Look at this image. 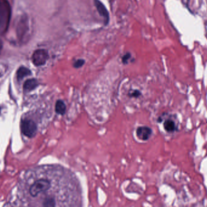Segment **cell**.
<instances>
[{"instance_id":"1","label":"cell","mask_w":207,"mask_h":207,"mask_svg":"<svg viewBox=\"0 0 207 207\" xmlns=\"http://www.w3.org/2000/svg\"><path fill=\"white\" fill-rule=\"evenodd\" d=\"M52 187L51 182L47 178H38L34 180L29 185L28 192L32 197H37L46 193Z\"/></svg>"},{"instance_id":"2","label":"cell","mask_w":207,"mask_h":207,"mask_svg":"<svg viewBox=\"0 0 207 207\" xmlns=\"http://www.w3.org/2000/svg\"><path fill=\"white\" fill-rule=\"evenodd\" d=\"M48 52L45 49H38L32 55L33 63L37 66H41L45 64L49 59Z\"/></svg>"},{"instance_id":"3","label":"cell","mask_w":207,"mask_h":207,"mask_svg":"<svg viewBox=\"0 0 207 207\" xmlns=\"http://www.w3.org/2000/svg\"><path fill=\"white\" fill-rule=\"evenodd\" d=\"M22 131L28 137H33L37 133V126L32 120L25 119L21 124Z\"/></svg>"},{"instance_id":"4","label":"cell","mask_w":207,"mask_h":207,"mask_svg":"<svg viewBox=\"0 0 207 207\" xmlns=\"http://www.w3.org/2000/svg\"><path fill=\"white\" fill-rule=\"evenodd\" d=\"M94 2L98 13L99 14L100 16H101L104 18L105 25L107 26L109 23L110 20L109 13L107 8L104 5V4L99 0H95Z\"/></svg>"},{"instance_id":"5","label":"cell","mask_w":207,"mask_h":207,"mask_svg":"<svg viewBox=\"0 0 207 207\" xmlns=\"http://www.w3.org/2000/svg\"><path fill=\"white\" fill-rule=\"evenodd\" d=\"M152 130L147 126L139 127L136 130V136L142 140H147L152 136Z\"/></svg>"},{"instance_id":"6","label":"cell","mask_w":207,"mask_h":207,"mask_svg":"<svg viewBox=\"0 0 207 207\" xmlns=\"http://www.w3.org/2000/svg\"><path fill=\"white\" fill-rule=\"evenodd\" d=\"M38 85V82L36 79H28L24 84V89L26 91H31L35 89Z\"/></svg>"},{"instance_id":"7","label":"cell","mask_w":207,"mask_h":207,"mask_svg":"<svg viewBox=\"0 0 207 207\" xmlns=\"http://www.w3.org/2000/svg\"><path fill=\"white\" fill-rule=\"evenodd\" d=\"M164 127L166 131L168 133H173L177 129V126L175 122L171 119H168L166 120L164 124Z\"/></svg>"},{"instance_id":"8","label":"cell","mask_w":207,"mask_h":207,"mask_svg":"<svg viewBox=\"0 0 207 207\" xmlns=\"http://www.w3.org/2000/svg\"><path fill=\"white\" fill-rule=\"evenodd\" d=\"M30 74H31L30 70L27 68H25V67L23 66V67L19 68L17 71V74H16L17 79L19 81H21L24 77H27Z\"/></svg>"},{"instance_id":"9","label":"cell","mask_w":207,"mask_h":207,"mask_svg":"<svg viewBox=\"0 0 207 207\" xmlns=\"http://www.w3.org/2000/svg\"><path fill=\"white\" fill-rule=\"evenodd\" d=\"M66 110V106L63 100H58L56 103V112L60 115H64Z\"/></svg>"},{"instance_id":"10","label":"cell","mask_w":207,"mask_h":207,"mask_svg":"<svg viewBox=\"0 0 207 207\" xmlns=\"http://www.w3.org/2000/svg\"><path fill=\"white\" fill-rule=\"evenodd\" d=\"M85 63V61L83 59H79L78 60H76L74 63H73V66L75 68H80L81 67H82L83 65Z\"/></svg>"},{"instance_id":"11","label":"cell","mask_w":207,"mask_h":207,"mask_svg":"<svg viewBox=\"0 0 207 207\" xmlns=\"http://www.w3.org/2000/svg\"><path fill=\"white\" fill-rule=\"evenodd\" d=\"M141 93L138 90H134L133 91L130 92V93L128 94L129 96L130 97H138L140 96Z\"/></svg>"},{"instance_id":"12","label":"cell","mask_w":207,"mask_h":207,"mask_svg":"<svg viewBox=\"0 0 207 207\" xmlns=\"http://www.w3.org/2000/svg\"><path fill=\"white\" fill-rule=\"evenodd\" d=\"M130 58H131V54L130 53H127L122 58V61H123V63L124 64H127V62H128V61L130 60Z\"/></svg>"}]
</instances>
